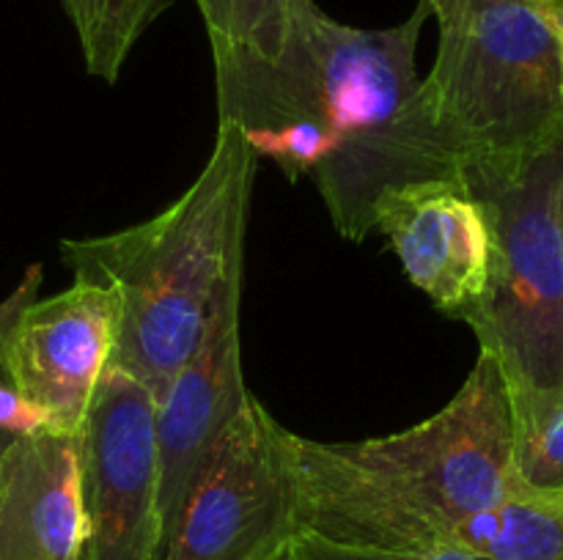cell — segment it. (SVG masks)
I'll return each instance as SVG.
<instances>
[{"label": "cell", "mask_w": 563, "mask_h": 560, "mask_svg": "<svg viewBox=\"0 0 563 560\" xmlns=\"http://www.w3.org/2000/svg\"><path fill=\"white\" fill-rule=\"evenodd\" d=\"M86 560H154L159 541L157 399L108 366L77 428Z\"/></svg>", "instance_id": "cell-7"}, {"label": "cell", "mask_w": 563, "mask_h": 560, "mask_svg": "<svg viewBox=\"0 0 563 560\" xmlns=\"http://www.w3.org/2000/svg\"><path fill=\"white\" fill-rule=\"evenodd\" d=\"M77 31L88 75L119 80L137 38L174 5V0H60Z\"/></svg>", "instance_id": "cell-13"}, {"label": "cell", "mask_w": 563, "mask_h": 560, "mask_svg": "<svg viewBox=\"0 0 563 560\" xmlns=\"http://www.w3.org/2000/svg\"><path fill=\"white\" fill-rule=\"evenodd\" d=\"M38 285H42V264H31L22 275L20 285L0 302V360H3L5 346H9V338L14 333L16 322H20L22 311L38 296Z\"/></svg>", "instance_id": "cell-17"}, {"label": "cell", "mask_w": 563, "mask_h": 560, "mask_svg": "<svg viewBox=\"0 0 563 560\" xmlns=\"http://www.w3.org/2000/svg\"><path fill=\"white\" fill-rule=\"evenodd\" d=\"M427 16L421 0L399 25L355 27L300 0L273 58L212 47L218 121L234 124L286 179L311 176L328 195L421 82L416 49Z\"/></svg>", "instance_id": "cell-2"}, {"label": "cell", "mask_w": 563, "mask_h": 560, "mask_svg": "<svg viewBox=\"0 0 563 560\" xmlns=\"http://www.w3.org/2000/svg\"><path fill=\"white\" fill-rule=\"evenodd\" d=\"M517 475L526 492H563V404L539 432L517 443Z\"/></svg>", "instance_id": "cell-15"}, {"label": "cell", "mask_w": 563, "mask_h": 560, "mask_svg": "<svg viewBox=\"0 0 563 560\" xmlns=\"http://www.w3.org/2000/svg\"><path fill=\"white\" fill-rule=\"evenodd\" d=\"M291 450L300 530L346 547L440 549L449 522L526 492L509 384L487 351L418 426L361 443L295 434Z\"/></svg>", "instance_id": "cell-1"}, {"label": "cell", "mask_w": 563, "mask_h": 560, "mask_svg": "<svg viewBox=\"0 0 563 560\" xmlns=\"http://www.w3.org/2000/svg\"><path fill=\"white\" fill-rule=\"evenodd\" d=\"M240 311L242 267H236L220 285L196 351L157 401L159 536L174 519L214 439L251 395L242 377Z\"/></svg>", "instance_id": "cell-9"}, {"label": "cell", "mask_w": 563, "mask_h": 560, "mask_svg": "<svg viewBox=\"0 0 563 560\" xmlns=\"http://www.w3.org/2000/svg\"><path fill=\"white\" fill-rule=\"evenodd\" d=\"M460 176L493 236L487 289L462 322L504 371L520 443L563 404V135Z\"/></svg>", "instance_id": "cell-5"}, {"label": "cell", "mask_w": 563, "mask_h": 560, "mask_svg": "<svg viewBox=\"0 0 563 560\" xmlns=\"http://www.w3.org/2000/svg\"><path fill=\"white\" fill-rule=\"evenodd\" d=\"M297 544L308 560H487L462 549H374V547H346V544L328 541L322 536L300 530Z\"/></svg>", "instance_id": "cell-16"}, {"label": "cell", "mask_w": 563, "mask_h": 560, "mask_svg": "<svg viewBox=\"0 0 563 560\" xmlns=\"http://www.w3.org/2000/svg\"><path fill=\"white\" fill-rule=\"evenodd\" d=\"M119 291L75 280L22 311L0 360L44 428L77 434L119 338Z\"/></svg>", "instance_id": "cell-8"}, {"label": "cell", "mask_w": 563, "mask_h": 560, "mask_svg": "<svg viewBox=\"0 0 563 560\" xmlns=\"http://www.w3.org/2000/svg\"><path fill=\"white\" fill-rule=\"evenodd\" d=\"M374 231L388 236L407 280L445 316L462 318L487 289L493 236L462 176L385 190L374 203Z\"/></svg>", "instance_id": "cell-10"}, {"label": "cell", "mask_w": 563, "mask_h": 560, "mask_svg": "<svg viewBox=\"0 0 563 560\" xmlns=\"http://www.w3.org/2000/svg\"><path fill=\"white\" fill-rule=\"evenodd\" d=\"M429 179L528 157L563 135L559 44L537 3H498L440 25L438 58L405 102Z\"/></svg>", "instance_id": "cell-4"}, {"label": "cell", "mask_w": 563, "mask_h": 560, "mask_svg": "<svg viewBox=\"0 0 563 560\" xmlns=\"http://www.w3.org/2000/svg\"><path fill=\"white\" fill-rule=\"evenodd\" d=\"M295 434L247 395L198 467L154 560H267L300 533Z\"/></svg>", "instance_id": "cell-6"}, {"label": "cell", "mask_w": 563, "mask_h": 560, "mask_svg": "<svg viewBox=\"0 0 563 560\" xmlns=\"http://www.w3.org/2000/svg\"><path fill=\"white\" fill-rule=\"evenodd\" d=\"M86 544L77 434H16L0 453V560H82Z\"/></svg>", "instance_id": "cell-11"}, {"label": "cell", "mask_w": 563, "mask_h": 560, "mask_svg": "<svg viewBox=\"0 0 563 560\" xmlns=\"http://www.w3.org/2000/svg\"><path fill=\"white\" fill-rule=\"evenodd\" d=\"M544 20H548L550 31H553L555 44H559V58H561V80H563V0H542L539 3Z\"/></svg>", "instance_id": "cell-20"}, {"label": "cell", "mask_w": 563, "mask_h": 560, "mask_svg": "<svg viewBox=\"0 0 563 560\" xmlns=\"http://www.w3.org/2000/svg\"><path fill=\"white\" fill-rule=\"evenodd\" d=\"M82 560H86V558H82Z\"/></svg>", "instance_id": "cell-22"}, {"label": "cell", "mask_w": 563, "mask_h": 560, "mask_svg": "<svg viewBox=\"0 0 563 560\" xmlns=\"http://www.w3.org/2000/svg\"><path fill=\"white\" fill-rule=\"evenodd\" d=\"M267 560H308V558H306V552H302L300 544H297V538H295V541L286 544L284 549H278L275 555H269Z\"/></svg>", "instance_id": "cell-21"}, {"label": "cell", "mask_w": 563, "mask_h": 560, "mask_svg": "<svg viewBox=\"0 0 563 560\" xmlns=\"http://www.w3.org/2000/svg\"><path fill=\"white\" fill-rule=\"evenodd\" d=\"M38 417L27 410L25 401L16 395V390L11 388L9 377H5L3 366H0V453L5 450V445L22 432H31L38 428Z\"/></svg>", "instance_id": "cell-18"}, {"label": "cell", "mask_w": 563, "mask_h": 560, "mask_svg": "<svg viewBox=\"0 0 563 560\" xmlns=\"http://www.w3.org/2000/svg\"><path fill=\"white\" fill-rule=\"evenodd\" d=\"M443 547L487 560H563V492H522L449 522Z\"/></svg>", "instance_id": "cell-12"}, {"label": "cell", "mask_w": 563, "mask_h": 560, "mask_svg": "<svg viewBox=\"0 0 563 560\" xmlns=\"http://www.w3.org/2000/svg\"><path fill=\"white\" fill-rule=\"evenodd\" d=\"M209 47H245L273 58L289 36L300 0H196Z\"/></svg>", "instance_id": "cell-14"}, {"label": "cell", "mask_w": 563, "mask_h": 560, "mask_svg": "<svg viewBox=\"0 0 563 560\" xmlns=\"http://www.w3.org/2000/svg\"><path fill=\"white\" fill-rule=\"evenodd\" d=\"M258 157L234 124L218 121L212 154L190 187L157 217L88 239H64L75 280L119 291V338L110 366L159 401L196 351L220 285L245 253Z\"/></svg>", "instance_id": "cell-3"}, {"label": "cell", "mask_w": 563, "mask_h": 560, "mask_svg": "<svg viewBox=\"0 0 563 560\" xmlns=\"http://www.w3.org/2000/svg\"><path fill=\"white\" fill-rule=\"evenodd\" d=\"M429 5V14L438 20L440 25H451V22L465 20L467 14L478 9H487V5H498V3H542V0H423Z\"/></svg>", "instance_id": "cell-19"}]
</instances>
